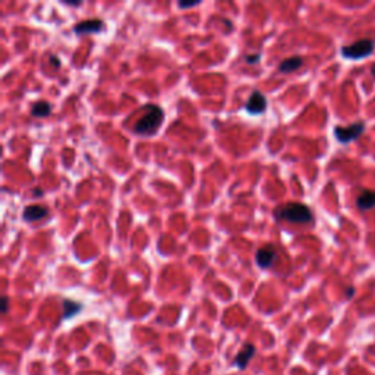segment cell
<instances>
[{
    "label": "cell",
    "mask_w": 375,
    "mask_h": 375,
    "mask_svg": "<svg viewBox=\"0 0 375 375\" xmlns=\"http://www.w3.org/2000/svg\"><path fill=\"white\" fill-rule=\"evenodd\" d=\"M274 217L277 220L289 221V223H297V224H306L314 220L311 210L300 202H289L280 205L274 210Z\"/></svg>",
    "instance_id": "obj_2"
},
{
    "label": "cell",
    "mask_w": 375,
    "mask_h": 375,
    "mask_svg": "<svg viewBox=\"0 0 375 375\" xmlns=\"http://www.w3.org/2000/svg\"><path fill=\"white\" fill-rule=\"evenodd\" d=\"M82 309V305L80 302L71 300V299H65L63 300V314H62V320H69L72 317H75L77 314H80Z\"/></svg>",
    "instance_id": "obj_10"
},
{
    "label": "cell",
    "mask_w": 375,
    "mask_h": 375,
    "mask_svg": "<svg viewBox=\"0 0 375 375\" xmlns=\"http://www.w3.org/2000/svg\"><path fill=\"white\" fill-rule=\"evenodd\" d=\"M245 108L249 114H261L267 110V98L260 91H254L248 98Z\"/></svg>",
    "instance_id": "obj_5"
},
{
    "label": "cell",
    "mask_w": 375,
    "mask_h": 375,
    "mask_svg": "<svg viewBox=\"0 0 375 375\" xmlns=\"http://www.w3.org/2000/svg\"><path fill=\"white\" fill-rule=\"evenodd\" d=\"M303 65V60L302 57L299 56H295V57H289L286 60H283L280 65H279V71L283 72V74H290L296 69H299L300 66Z\"/></svg>",
    "instance_id": "obj_12"
},
{
    "label": "cell",
    "mask_w": 375,
    "mask_h": 375,
    "mask_svg": "<svg viewBox=\"0 0 375 375\" xmlns=\"http://www.w3.org/2000/svg\"><path fill=\"white\" fill-rule=\"evenodd\" d=\"M49 62L52 63V66H53L54 69L60 68V59H59L57 56H54V54H50V56H49Z\"/></svg>",
    "instance_id": "obj_15"
},
{
    "label": "cell",
    "mask_w": 375,
    "mask_h": 375,
    "mask_svg": "<svg viewBox=\"0 0 375 375\" xmlns=\"http://www.w3.org/2000/svg\"><path fill=\"white\" fill-rule=\"evenodd\" d=\"M144 110H145V114L136 120V123L134 126V132L138 135H142V136H151L157 132V129L163 123L164 113H163L161 107H159L156 104H147L144 107Z\"/></svg>",
    "instance_id": "obj_1"
},
{
    "label": "cell",
    "mask_w": 375,
    "mask_h": 375,
    "mask_svg": "<svg viewBox=\"0 0 375 375\" xmlns=\"http://www.w3.org/2000/svg\"><path fill=\"white\" fill-rule=\"evenodd\" d=\"M34 195H38V196H41V195H43V190L37 189V190H34Z\"/></svg>",
    "instance_id": "obj_19"
},
{
    "label": "cell",
    "mask_w": 375,
    "mask_h": 375,
    "mask_svg": "<svg viewBox=\"0 0 375 375\" xmlns=\"http://www.w3.org/2000/svg\"><path fill=\"white\" fill-rule=\"evenodd\" d=\"M260 57L261 54L260 53H255V54H246L245 56V62L249 63V65H257L260 62Z\"/></svg>",
    "instance_id": "obj_14"
},
{
    "label": "cell",
    "mask_w": 375,
    "mask_h": 375,
    "mask_svg": "<svg viewBox=\"0 0 375 375\" xmlns=\"http://www.w3.org/2000/svg\"><path fill=\"white\" fill-rule=\"evenodd\" d=\"M356 204L358 207L362 210V211H367V210H371L375 207V192L373 190H365L362 192L358 199H356Z\"/></svg>",
    "instance_id": "obj_11"
},
{
    "label": "cell",
    "mask_w": 375,
    "mask_h": 375,
    "mask_svg": "<svg viewBox=\"0 0 375 375\" xmlns=\"http://www.w3.org/2000/svg\"><path fill=\"white\" fill-rule=\"evenodd\" d=\"M199 4V1H193V3H184V1H179L178 3V6L181 7V9H189V7H195V6H198Z\"/></svg>",
    "instance_id": "obj_17"
},
{
    "label": "cell",
    "mask_w": 375,
    "mask_h": 375,
    "mask_svg": "<svg viewBox=\"0 0 375 375\" xmlns=\"http://www.w3.org/2000/svg\"><path fill=\"white\" fill-rule=\"evenodd\" d=\"M373 74H374V75H375V65H374V66H373Z\"/></svg>",
    "instance_id": "obj_20"
},
{
    "label": "cell",
    "mask_w": 375,
    "mask_h": 375,
    "mask_svg": "<svg viewBox=\"0 0 375 375\" xmlns=\"http://www.w3.org/2000/svg\"><path fill=\"white\" fill-rule=\"evenodd\" d=\"M7 308H9V297H7V296H3V297H1V312L6 314V312H7Z\"/></svg>",
    "instance_id": "obj_16"
},
{
    "label": "cell",
    "mask_w": 375,
    "mask_h": 375,
    "mask_svg": "<svg viewBox=\"0 0 375 375\" xmlns=\"http://www.w3.org/2000/svg\"><path fill=\"white\" fill-rule=\"evenodd\" d=\"M47 215H49V210H47L44 205H38V204L25 207V208H24V213H22V218H24L27 223L40 221V220H43V218L47 217Z\"/></svg>",
    "instance_id": "obj_8"
},
{
    "label": "cell",
    "mask_w": 375,
    "mask_h": 375,
    "mask_svg": "<svg viewBox=\"0 0 375 375\" xmlns=\"http://www.w3.org/2000/svg\"><path fill=\"white\" fill-rule=\"evenodd\" d=\"M62 4H66V6H81V1H62Z\"/></svg>",
    "instance_id": "obj_18"
},
{
    "label": "cell",
    "mask_w": 375,
    "mask_h": 375,
    "mask_svg": "<svg viewBox=\"0 0 375 375\" xmlns=\"http://www.w3.org/2000/svg\"><path fill=\"white\" fill-rule=\"evenodd\" d=\"M374 44L370 40H359L350 46H345L342 49V54L348 59H362L373 53Z\"/></svg>",
    "instance_id": "obj_3"
},
{
    "label": "cell",
    "mask_w": 375,
    "mask_h": 375,
    "mask_svg": "<svg viewBox=\"0 0 375 375\" xmlns=\"http://www.w3.org/2000/svg\"><path fill=\"white\" fill-rule=\"evenodd\" d=\"M104 28V22L98 18L95 19H85V21H81L78 22L75 27H74V32L78 34V35H85V34H98L101 32Z\"/></svg>",
    "instance_id": "obj_6"
},
{
    "label": "cell",
    "mask_w": 375,
    "mask_h": 375,
    "mask_svg": "<svg viewBox=\"0 0 375 375\" xmlns=\"http://www.w3.org/2000/svg\"><path fill=\"white\" fill-rule=\"evenodd\" d=\"M52 113V104L47 101H37L31 107L32 117H47Z\"/></svg>",
    "instance_id": "obj_13"
},
{
    "label": "cell",
    "mask_w": 375,
    "mask_h": 375,
    "mask_svg": "<svg viewBox=\"0 0 375 375\" xmlns=\"http://www.w3.org/2000/svg\"><path fill=\"white\" fill-rule=\"evenodd\" d=\"M254 355H255V346L251 345V343H248V345H245V346L242 348V350L236 355L233 364L236 365L238 370H245V368L248 367V364L251 362V359L254 358Z\"/></svg>",
    "instance_id": "obj_9"
},
{
    "label": "cell",
    "mask_w": 375,
    "mask_h": 375,
    "mask_svg": "<svg viewBox=\"0 0 375 375\" xmlns=\"http://www.w3.org/2000/svg\"><path fill=\"white\" fill-rule=\"evenodd\" d=\"M364 128H365V125H364L362 122L353 123V125L346 126V128L337 126V128L334 129V135H336L337 141H340L342 144H348V142L356 139V138L364 132Z\"/></svg>",
    "instance_id": "obj_4"
},
{
    "label": "cell",
    "mask_w": 375,
    "mask_h": 375,
    "mask_svg": "<svg viewBox=\"0 0 375 375\" xmlns=\"http://www.w3.org/2000/svg\"><path fill=\"white\" fill-rule=\"evenodd\" d=\"M276 258H277V252L273 248V245H267V246L258 249L255 254V261L260 268H270L274 264Z\"/></svg>",
    "instance_id": "obj_7"
}]
</instances>
